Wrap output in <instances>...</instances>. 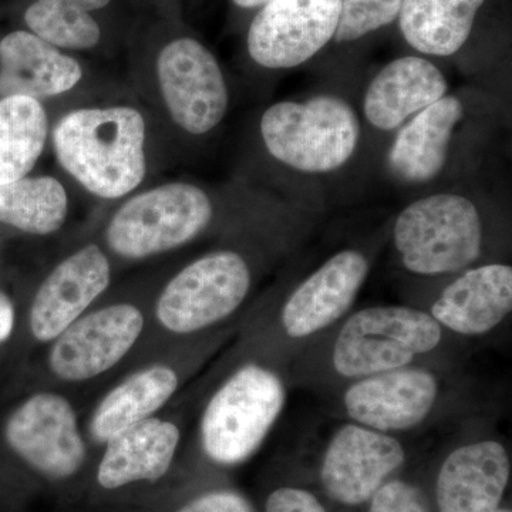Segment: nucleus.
Segmentation results:
<instances>
[{
  "mask_svg": "<svg viewBox=\"0 0 512 512\" xmlns=\"http://www.w3.org/2000/svg\"><path fill=\"white\" fill-rule=\"evenodd\" d=\"M57 161L84 190L120 200L147 175V123L133 106L84 107L67 113L52 134Z\"/></svg>",
  "mask_w": 512,
  "mask_h": 512,
  "instance_id": "1",
  "label": "nucleus"
},
{
  "mask_svg": "<svg viewBox=\"0 0 512 512\" xmlns=\"http://www.w3.org/2000/svg\"><path fill=\"white\" fill-rule=\"evenodd\" d=\"M150 328V308L131 299L97 303L43 348L39 386H90L134 362Z\"/></svg>",
  "mask_w": 512,
  "mask_h": 512,
  "instance_id": "2",
  "label": "nucleus"
},
{
  "mask_svg": "<svg viewBox=\"0 0 512 512\" xmlns=\"http://www.w3.org/2000/svg\"><path fill=\"white\" fill-rule=\"evenodd\" d=\"M251 286L244 256L231 249L208 252L161 286L150 306L148 333L153 330L163 342L214 328L241 308Z\"/></svg>",
  "mask_w": 512,
  "mask_h": 512,
  "instance_id": "3",
  "label": "nucleus"
},
{
  "mask_svg": "<svg viewBox=\"0 0 512 512\" xmlns=\"http://www.w3.org/2000/svg\"><path fill=\"white\" fill-rule=\"evenodd\" d=\"M212 217L210 197L197 185H158L117 208L104 228L103 247L120 261H148L190 244Z\"/></svg>",
  "mask_w": 512,
  "mask_h": 512,
  "instance_id": "4",
  "label": "nucleus"
},
{
  "mask_svg": "<svg viewBox=\"0 0 512 512\" xmlns=\"http://www.w3.org/2000/svg\"><path fill=\"white\" fill-rule=\"evenodd\" d=\"M285 386L274 370L245 363L212 393L198 421L205 456L238 466L254 456L285 406Z\"/></svg>",
  "mask_w": 512,
  "mask_h": 512,
  "instance_id": "5",
  "label": "nucleus"
},
{
  "mask_svg": "<svg viewBox=\"0 0 512 512\" xmlns=\"http://www.w3.org/2000/svg\"><path fill=\"white\" fill-rule=\"evenodd\" d=\"M10 453L50 481L76 477L89 460L83 414L66 390L36 386L10 407L2 421Z\"/></svg>",
  "mask_w": 512,
  "mask_h": 512,
  "instance_id": "6",
  "label": "nucleus"
},
{
  "mask_svg": "<svg viewBox=\"0 0 512 512\" xmlns=\"http://www.w3.org/2000/svg\"><path fill=\"white\" fill-rule=\"evenodd\" d=\"M261 136L272 157L302 173L338 170L355 153L360 123L340 97H313L305 103L281 101L265 111Z\"/></svg>",
  "mask_w": 512,
  "mask_h": 512,
  "instance_id": "7",
  "label": "nucleus"
},
{
  "mask_svg": "<svg viewBox=\"0 0 512 512\" xmlns=\"http://www.w3.org/2000/svg\"><path fill=\"white\" fill-rule=\"evenodd\" d=\"M483 225L476 205L456 194H437L404 208L394 224V245L410 272L461 271L481 254Z\"/></svg>",
  "mask_w": 512,
  "mask_h": 512,
  "instance_id": "8",
  "label": "nucleus"
},
{
  "mask_svg": "<svg viewBox=\"0 0 512 512\" xmlns=\"http://www.w3.org/2000/svg\"><path fill=\"white\" fill-rule=\"evenodd\" d=\"M443 330L429 313L407 306H373L350 316L333 349V366L345 377L402 369L440 345Z\"/></svg>",
  "mask_w": 512,
  "mask_h": 512,
  "instance_id": "9",
  "label": "nucleus"
},
{
  "mask_svg": "<svg viewBox=\"0 0 512 512\" xmlns=\"http://www.w3.org/2000/svg\"><path fill=\"white\" fill-rule=\"evenodd\" d=\"M113 281V265L103 245L89 242L64 256L45 276L29 303L26 328L37 348L52 343L99 303Z\"/></svg>",
  "mask_w": 512,
  "mask_h": 512,
  "instance_id": "10",
  "label": "nucleus"
},
{
  "mask_svg": "<svg viewBox=\"0 0 512 512\" xmlns=\"http://www.w3.org/2000/svg\"><path fill=\"white\" fill-rule=\"evenodd\" d=\"M156 73L165 109L185 133L202 136L224 119L227 83L217 59L200 42L181 37L168 43L158 55Z\"/></svg>",
  "mask_w": 512,
  "mask_h": 512,
  "instance_id": "11",
  "label": "nucleus"
},
{
  "mask_svg": "<svg viewBox=\"0 0 512 512\" xmlns=\"http://www.w3.org/2000/svg\"><path fill=\"white\" fill-rule=\"evenodd\" d=\"M342 0H271L248 33V52L268 69H291L328 45L338 28Z\"/></svg>",
  "mask_w": 512,
  "mask_h": 512,
  "instance_id": "12",
  "label": "nucleus"
},
{
  "mask_svg": "<svg viewBox=\"0 0 512 512\" xmlns=\"http://www.w3.org/2000/svg\"><path fill=\"white\" fill-rule=\"evenodd\" d=\"M184 382L181 366L165 353L146 357L94 400L83 417L90 448H100L117 434L170 407Z\"/></svg>",
  "mask_w": 512,
  "mask_h": 512,
  "instance_id": "13",
  "label": "nucleus"
},
{
  "mask_svg": "<svg viewBox=\"0 0 512 512\" xmlns=\"http://www.w3.org/2000/svg\"><path fill=\"white\" fill-rule=\"evenodd\" d=\"M404 460L406 453L399 440L357 423L346 424L333 434L326 448L323 485L338 503L360 505L372 500Z\"/></svg>",
  "mask_w": 512,
  "mask_h": 512,
  "instance_id": "14",
  "label": "nucleus"
},
{
  "mask_svg": "<svg viewBox=\"0 0 512 512\" xmlns=\"http://www.w3.org/2000/svg\"><path fill=\"white\" fill-rule=\"evenodd\" d=\"M183 436L181 424L165 412L124 430L100 448L97 485L117 491L158 483L173 467Z\"/></svg>",
  "mask_w": 512,
  "mask_h": 512,
  "instance_id": "15",
  "label": "nucleus"
},
{
  "mask_svg": "<svg viewBox=\"0 0 512 512\" xmlns=\"http://www.w3.org/2000/svg\"><path fill=\"white\" fill-rule=\"evenodd\" d=\"M437 396L439 382L433 373L402 367L362 377L345 393L343 403L357 424L387 433L416 427L429 416Z\"/></svg>",
  "mask_w": 512,
  "mask_h": 512,
  "instance_id": "16",
  "label": "nucleus"
},
{
  "mask_svg": "<svg viewBox=\"0 0 512 512\" xmlns=\"http://www.w3.org/2000/svg\"><path fill=\"white\" fill-rule=\"evenodd\" d=\"M369 274L360 252H339L293 291L282 309V325L291 338L315 335L342 318Z\"/></svg>",
  "mask_w": 512,
  "mask_h": 512,
  "instance_id": "17",
  "label": "nucleus"
},
{
  "mask_svg": "<svg viewBox=\"0 0 512 512\" xmlns=\"http://www.w3.org/2000/svg\"><path fill=\"white\" fill-rule=\"evenodd\" d=\"M510 478L503 444L487 440L454 450L437 477L440 512H495Z\"/></svg>",
  "mask_w": 512,
  "mask_h": 512,
  "instance_id": "18",
  "label": "nucleus"
},
{
  "mask_svg": "<svg viewBox=\"0 0 512 512\" xmlns=\"http://www.w3.org/2000/svg\"><path fill=\"white\" fill-rule=\"evenodd\" d=\"M82 79V64L33 33L18 30L0 42V99L42 101L69 93Z\"/></svg>",
  "mask_w": 512,
  "mask_h": 512,
  "instance_id": "19",
  "label": "nucleus"
},
{
  "mask_svg": "<svg viewBox=\"0 0 512 512\" xmlns=\"http://www.w3.org/2000/svg\"><path fill=\"white\" fill-rule=\"evenodd\" d=\"M512 309V268L503 264L478 266L447 286L431 308L441 328L466 336L497 328Z\"/></svg>",
  "mask_w": 512,
  "mask_h": 512,
  "instance_id": "20",
  "label": "nucleus"
},
{
  "mask_svg": "<svg viewBox=\"0 0 512 512\" xmlns=\"http://www.w3.org/2000/svg\"><path fill=\"white\" fill-rule=\"evenodd\" d=\"M447 80L429 60L402 57L380 70L365 97V116L380 130L402 126L413 114L446 96Z\"/></svg>",
  "mask_w": 512,
  "mask_h": 512,
  "instance_id": "21",
  "label": "nucleus"
},
{
  "mask_svg": "<svg viewBox=\"0 0 512 512\" xmlns=\"http://www.w3.org/2000/svg\"><path fill=\"white\" fill-rule=\"evenodd\" d=\"M464 109L457 97H443L416 114L394 138L387 163L400 180L426 183L441 173L451 137Z\"/></svg>",
  "mask_w": 512,
  "mask_h": 512,
  "instance_id": "22",
  "label": "nucleus"
},
{
  "mask_svg": "<svg viewBox=\"0 0 512 512\" xmlns=\"http://www.w3.org/2000/svg\"><path fill=\"white\" fill-rule=\"evenodd\" d=\"M485 0H403L400 29L410 46L431 56L463 47Z\"/></svg>",
  "mask_w": 512,
  "mask_h": 512,
  "instance_id": "23",
  "label": "nucleus"
},
{
  "mask_svg": "<svg viewBox=\"0 0 512 512\" xmlns=\"http://www.w3.org/2000/svg\"><path fill=\"white\" fill-rule=\"evenodd\" d=\"M70 202L66 188L52 175L0 184V224L33 237H50L66 224Z\"/></svg>",
  "mask_w": 512,
  "mask_h": 512,
  "instance_id": "24",
  "label": "nucleus"
},
{
  "mask_svg": "<svg viewBox=\"0 0 512 512\" xmlns=\"http://www.w3.org/2000/svg\"><path fill=\"white\" fill-rule=\"evenodd\" d=\"M49 117L39 100L0 99V184L29 175L49 140Z\"/></svg>",
  "mask_w": 512,
  "mask_h": 512,
  "instance_id": "25",
  "label": "nucleus"
},
{
  "mask_svg": "<svg viewBox=\"0 0 512 512\" xmlns=\"http://www.w3.org/2000/svg\"><path fill=\"white\" fill-rule=\"evenodd\" d=\"M33 35L57 49L89 50L99 45V23L89 12L56 0H37L25 13Z\"/></svg>",
  "mask_w": 512,
  "mask_h": 512,
  "instance_id": "26",
  "label": "nucleus"
},
{
  "mask_svg": "<svg viewBox=\"0 0 512 512\" xmlns=\"http://www.w3.org/2000/svg\"><path fill=\"white\" fill-rule=\"evenodd\" d=\"M403 0H342L336 42H353L399 18Z\"/></svg>",
  "mask_w": 512,
  "mask_h": 512,
  "instance_id": "27",
  "label": "nucleus"
},
{
  "mask_svg": "<svg viewBox=\"0 0 512 512\" xmlns=\"http://www.w3.org/2000/svg\"><path fill=\"white\" fill-rule=\"evenodd\" d=\"M369 512H427L419 491L402 481L383 484L372 497Z\"/></svg>",
  "mask_w": 512,
  "mask_h": 512,
  "instance_id": "28",
  "label": "nucleus"
},
{
  "mask_svg": "<svg viewBox=\"0 0 512 512\" xmlns=\"http://www.w3.org/2000/svg\"><path fill=\"white\" fill-rule=\"evenodd\" d=\"M175 512H255L244 495L235 491H212L188 501Z\"/></svg>",
  "mask_w": 512,
  "mask_h": 512,
  "instance_id": "29",
  "label": "nucleus"
},
{
  "mask_svg": "<svg viewBox=\"0 0 512 512\" xmlns=\"http://www.w3.org/2000/svg\"><path fill=\"white\" fill-rule=\"evenodd\" d=\"M265 512H326L318 498L299 488H279L269 495Z\"/></svg>",
  "mask_w": 512,
  "mask_h": 512,
  "instance_id": "30",
  "label": "nucleus"
},
{
  "mask_svg": "<svg viewBox=\"0 0 512 512\" xmlns=\"http://www.w3.org/2000/svg\"><path fill=\"white\" fill-rule=\"evenodd\" d=\"M18 309L8 293L0 289V345H5L18 328Z\"/></svg>",
  "mask_w": 512,
  "mask_h": 512,
  "instance_id": "31",
  "label": "nucleus"
},
{
  "mask_svg": "<svg viewBox=\"0 0 512 512\" xmlns=\"http://www.w3.org/2000/svg\"><path fill=\"white\" fill-rule=\"evenodd\" d=\"M64 5L73 6V8L82 9L84 12H93V10L104 8L109 5L111 0H56Z\"/></svg>",
  "mask_w": 512,
  "mask_h": 512,
  "instance_id": "32",
  "label": "nucleus"
},
{
  "mask_svg": "<svg viewBox=\"0 0 512 512\" xmlns=\"http://www.w3.org/2000/svg\"><path fill=\"white\" fill-rule=\"evenodd\" d=\"M241 8H258V6L268 5L271 0H234Z\"/></svg>",
  "mask_w": 512,
  "mask_h": 512,
  "instance_id": "33",
  "label": "nucleus"
},
{
  "mask_svg": "<svg viewBox=\"0 0 512 512\" xmlns=\"http://www.w3.org/2000/svg\"><path fill=\"white\" fill-rule=\"evenodd\" d=\"M495 512H511V511H508V510H497Z\"/></svg>",
  "mask_w": 512,
  "mask_h": 512,
  "instance_id": "34",
  "label": "nucleus"
}]
</instances>
